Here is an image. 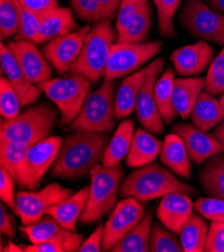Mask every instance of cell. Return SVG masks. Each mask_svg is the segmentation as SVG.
<instances>
[{
	"label": "cell",
	"mask_w": 224,
	"mask_h": 252,
	"mask_svg": "<svg viewBox=\"0 0 224 252\" xmlns=\"http://www.w3.org/2000/svg\"><path fill=\"white\" fill-rule=\"evenodd\" d=\"M109 142L108 133L74 131L64 140L51 168V175L62 179L86 177L96 164L103 162Z\"/></svg>",
	"instance_id": "6da1fadb"
},
{
	"label": "cell",
	"mask_w": 224,
	"mask_h": 252,
	"mask_svg": "<svg viewBox=\"0 0 224 252\" xmlns=\"http://www.w3.org/2000/svg\"><path fill=\"white\" fill-rule=\"evenodd\" d=\"M171 192L194 195L197 190L178 180L167 167L151 163L134 170L124 179L120 185L119 196L133 197L140 202H148Z\"/></svg>",
	"instance_id": "7a4b0ae2"
},
{
	"label": "cell",
	"mask_w": 224,
	"mask_h": 252,
	"mask_svg": "<svg viewBox=\"0 0 224 252\" xmlns=\"http://www.w3.org/2000/svg\"><path fill=\"white\" fill-rule=\"evenodd\" d=\"M118 39V32L111 20L95 23L88 33L82 53L70 72L80 73L93 84L105 78L112 48Z\"/></svg>",
	"instance_id": "3957f363"
},
{
	"label": "cell",
	"mask_w": 224,
	"mask_h": 252,
	"mask_svg": "<svg viewBox=\"0 0 224 252\" xmlns=\"http://www.w3.org/2000/svg\"><path fill=\"white\" fill-rule=\"evenodd\" d=\"M58 120V111L51 105L30 107L15 119L1 122L0 141L32 146L46 139Z\"/></svg>",
	"instance_id": "277c9868"
},
{
	"label": "cell",
	"mask_w": 224,
	"mask_h": 252,
	"mask_svg": "<svg viewBox=\"0 0 224 252\" xmlns=\"http://www.w3.org/2000/svg\"><path fill=\"white\" fill-rule=\"evenodd\" d=\"M123 173L121 164L106 167L98 163L91 169L90 195L87 207L80 217L82 223H95L115 209Z\"/></svg>",
	"instance_id": "5b68a950"
},
{
	"label": "cell",
	"mask_w": 224,
	"mask_h": 252,
	"mask_svg": "<svg viewBox=\"0 0 224 252\" xmlns=\"http://www.w3.org/2000/svg\"><path fill=\"white\" fill-rule=\"evenodd\" d=\"M91 81L80 73L70 72L64 78L52 79L37 86L57 105L60 127H66L77 119L91 91Z\"/></svg>",
	"instance_id": "8992f818"
},
{
	"label": "cell",
	"mask_w": 224,
	"mask_h": 252,
	"mask_svg": "<svg viewBox=\"0 0 224 252\" xmlns=\"http://www.w3.org/2000/svg\"><path fill=\"white\" fill-rule=\"evenodd\" d=\"M115 81L104 80L103 85L90 93L81 113L66 130H87L96 133H109L115 127Z\"/></svg>",
	"instance_id": "52a82bcc"
},
{
	"label": "cell",
	"mask_w": 224,
	"mask_h": 252,
	"mask_svg": "<svg viewBox=\"0 0 224 252\" xmlns=\"http://www.w3.org/2000/svg\"><path fill=\"white\" fill-rule=\"evenodd\" d=\"M179 21L192 36L224 46V15L213 10L204 0H186Z\"/></svg>",
	"instance_id": "ba28073f"
},
{
	"label": "cell",
	"mask_w": 224,
	"mask_h": 252,
	"mask_svg": "<svg viewBox=\"0 0 224 252\" xmlns=\"http://www.w3.org/2000/svg\"><path fill=\"white\" fill-rule=\"evenodd\" d=\"M162 46L163 43L159 40L143 43L116 42L112 48L104 80L115 81L134 73L156 57Z\"/></svg>",
	"instance_id": "9c48e42d"
},
{
	"label": "cell",
	"mask_w": 224,
	"mask_h": 252,
	"mask_svg": "<svg viewBox=\"0 0 224 252\" xmlns=\"http://www.w3.org/2000/svg\"><path fill=\"white\" fill-rule=\"evenodd\" d=\"M71 194H73L71 189L64 188L59 183L48 184L37 192L19 191L16 193L13 212L23 225H32L38 222L49 207L62 202Z\"/></svg>",
	"instance_id": "30bf717a"
},
{
	"label": "cell",
	"mask_w": 224,
	"mask_h": 252,
	"mask_svg": "<svg viewBox=\"0 0 224 252\" xmlns=\"http://www.w3.org/2000/svg\"><path fill=\"white\" fill-rule=\"evenodd\" d=\"M145 215V206L133 197L119 201L104 225L102 250L112 248L136 226Z\"/></svg>",
	"instance_id": "8fae6325"
},
{
	"label": "cell",
	"mask_w": 224,
	"mask_h": 252,
	"mask_svg": "<svg viewBox=\"0 0 224 252\" xmlns=\"http://www.w3.org/2000/svg\"><path fill=\"white\" fill-rule=\"evenodd\" d=\"M91 29L90 25H86L76 32L49 40L43 45L41 49L43 56L58 73L65 74L71 70L82 53Z\"/></svg>",
	"instance_id": "7c38bea8"
},
{
	"label": "cell",
	"mask_w": 224,
	"mask_h": 252,
	"mask_svg": "<svg viewBox=\"0 0 224 252\" xmlns=\"http://www.w3.org/2000/svg\"><path fill=\"white\" fill-rule=\"evenodd\" d=\"M164 65L165 59H156L144 68L128 75L122 82L115 95L117 120L126 118L134 112L138 94L144 84L152 75H159L162 72Z\"/></svg>",
	"instance_id": "4fadbf2b"
},
{
	"label": "cell",
	"mask_w": 224,
	"mask_h": 252,
	"mask_svg": "<svg viewBox=\"0 0 224 252\" xmlns=\"http://www.w3.org/2000/svg\"><path fill=\"white\" fill-rule=\"evenodd\" d=\"M172 133L178 135L185 144L190 160L196 165H202L209 158L224 153L222 144L213 136L188 123L173 126Z\"/></svg>",
	"instance_id": "5bb4252c"
},
{
	"label": "cell",
	"mask_w": 224,
	"mask_h": 252,
	"mask_svg": "<svg viewBox=\"0 0 224 252\" xmlns=\"http://www.w3.org/2000/svg\"><path fill=\"white\" fill-rule=\"evenodd\" d=\"M30 146L0 141V166L22 189L35 190L39 184L34 179L29 159Z\"/></svg>",
	"instance_id": "9a60e30c"
},
{
	"label": "cell",
	"mask_w": 224,
	"mask_h": 252,
	"mask_svg": "<svg viewBox=\"0 0 224 252\" xmlns=\"http://www.w3.org/2000/svg\"><path fill=\"white\" fill-rule=\"evenodd\" d=\"M7 46L32 84L38 85L53 79V65L45 59L33 41L13 40Z\"/></svg>",
	"instance_id": "2e32d148"
},
{
	"label": "cell",
	"mask_w": 224,
	"mask_h": 252,
	"mask_svg": "<svg viewBox=\"0 0 224 252\" xmlns=\"http://www.w3.org/2000/svg\"><path fill=\"white\" fill-rule=\"evenodd\" d=\"M20 231L27 235L32 243H38L46 240L61 242L65 252L79 251L83 244L84 235L64 228L52 216L46 215L38 222L32 225H23Z\"/></svg>",
	"instance_id": "e0dca14e"
},
{
	"label": "cell",
	"mask_w": 224,
	"mask_h": 252,
	"mask_svg": "<svg viewBox=\"0 0 224 252\" xmlns=\"http://www.w3.org/2000/svg\"><path fill=\"white\" fill-rule=\"evenodd\" d=\"M214 59V48L206 40L182 46L173 52L170 60L177 74L191 78L202 73Z\"/></svg>",
	"instance_id": "ac0fdd59"
},
{
	"label": "cell",
	"mask_w": 224,
	"mask_h": 252,
	"mask_svg": "<svg viewBox=\"0 0 224 252\" xmlns=\"http://www.w3.org/2000/svg\"><path fill=\"white\" fill-rule=\"evenodd\" d=\"M1 69L17 93L22 107L32 106L37 102L43 93L37 85L32 84L23 72L21 66L7 45L1 41L0 46Z\"/></svg>",
	"instance_id": "d6986e66"
},
{
	"label": "cell",
	"mask_w": 224,
	"mask_h": 252,
	"mask_svg": "<svg viewBox=\"0 0 224 252\" xmlns=\"http://www.w3.org/2000/svg\"><path fill=\"white\" fill-rule=\"evenodd\" d=\"M194 203L181 192H171L162 197L157 208V217L166 228L179 235L183 225L193 214Z\"/></svg>",
	"instance_id": "ffe728a7"
},
{
	"label": "cell",
	"mask_w": 224,
	"mask_h": 252,
	"mask_svg": "<svg viewBox=\"0 0 224 252\" xmlns=\"http://www.w3.org/2000/svg\"><path fill=\"white\" fill-rule=\"evenodd\" d=\"M157 77L158 75H152L144 84L138 94L135 110L137 119L145 130L155 135H161L164 132V121L154 95Z\"/></svg>",
	"instance_id": "44dd1931"
},
{
	"label": "cell",
	"mask_w": 224,
	"mask_h": 252,
	"mask_svg": "<svg viewBox=\"0 0 224 252\" xmlns=\"http://www.w3.org/2000/svg\"><path fill=\"white\" fill-rule=\"evenodd\" d=\"M78 30L79 27L74 20L72 10L59 6L41 15L38 31L33 42L35 44H41Z\"/></svg>",
	"instance_id": "7402d4cb"
},
{
	"label": "cell",
	"mask_w": 224,
	"mask_h": 252,
	"mask_svg": "<svg viewBox=\"0 0 224 252\" xmlns=\"http://www.w3.org/2000/svg\"><path fill=\"white\" fill-rule=\"evenodd\" d=\"M90 195V187H84L62 202L49 207L45 215L55 218L64 228L76 232L77 221L85 211Z\"/></svg>",
	"instance_id": "603a6c76"
},
{
	"label": "cell",
	"mask_w": 224,
	"mask_h": 252,
	"mask_svg": "<svg viewBox=\"0 0 224 252\" xmlns=\"http://www.w3.org/2000/svg\"><path fill=\"white\" fill-rule=\"evenodd\" d=\"M63 144L61 137H47L30 146L28 159L33 177L39 185L46 171L55 163Z\"/></svg>",
	"instance_id": "cb8c5ba5"
},
{
	"label": "cell",
	"mask_w": 224,
	"mask_h": 252,
	"mask_svg": "<svg viewBox=\"0 0 224 252\" xmlns=\"http://www.w3.org/2000/svg\"><path fill=\"white\" fill-rule=\"evenodd\" d=\"M159 158L161 163L179 177L189 179L191 175V160L182 139L176 134L165 137Z\"/></svg>",
	"instance_id": "d4e9b609"
},
{
	"label": "cell",
	"mask_w": 224,
	"mask_h": 252,
	"mask_svg": "<svg viewBox=\"0 0 224 252\" xmlns=\"http://www.w3.org/2000/svg\"><path fill=\"white\" fill-rule=\"evenodd\" d=\"M163 142L150 132L138 129L134 133L131 148L126 157V164L130 168H140L151 164L160 154Z\"/></svg>",
	"instance_id": "484cf974"
},
{
	"label": "cell",
	"mask_w": 224,
	"mask_h": 252,
	"mask_svg": "<svg viewBox=\"0 0 224 252\" xmlns=\"http://www.w3.org/2000/svg\"><path fill=\"white\" fill-rule=\"evenodd\" d=\"M205 89L204 78H179L174 81L173 106L183 120L189 119L196 100Z\"/></svg>",
	"instance_id": "4316f807"
},
{
	"label": "cell",
	"mask_w": 224,
	"mask_h": 252,
	"mask_svg": "<svg viewBox=\"0 0 224 252\" xmlns=\"http://www.w3.org/2000/svg\"><path fill=\"white\" fill-rule=\"evenodd\" d=\"M190 118L195 127L203 132H209L224 121L219 100L206 91L199 94Z\"/></svg>",
	"instance_id": "83f0119b"
},
{
	"label": "cell",
	"mask_w": 224,
	"mask_h": 252,
	"mask_svg": "<svg viewBox=\"0 0 224 252\" xmlns=\"http://www.w3.org/2000/svg\"><path fill=\"white\" fill-rule=\"evenodd\" d=\"M153 208L149 209L141 221L124 236L113 248L112 252H147L152 228Z\"/></svg>",
	"instance_id": "f1b7e54d"
},
{
	"label": "cell",
	"mask_w": 224,
	"mask_h": 252,
	"mask_svg": "<svg viewBox=\"0 0 224 252\" xmlns=\"http://www.w3.org/2000/svg\"><path fill=\"white\" fill-rule=\"evenodd\" d=\"M198 179L207 195L224 200V153L206 160L199 172Z\"/></svg>",
	"instance_id": "f546056e"
},
{
	"label": "cell",
	"mask_w": 224,
	"mask_h": 252,
	"mask_svg": "<svg viewBox=\"0 0 224 252\" xmlns=\"http://www.w3.org/2000/svg\"><path fill=\"white\" fill-rule=\"evenodd\" d=\"M134 137V123L131 120L123 121L109 142L103 159V165L114 167L127 157Z\"/></svg>",
	"instance_id": "4dcf8cb0"
},
{
	"label": "cell",
	"mask_w": 224,
	"mask_h": 252,
	"mask_svg": "<svg viewBox=\"0 0 224 252\" xmlns=\"http://www.w3.org/2000/svg\"><path fill=\"white\" fill-rule=\"evenodd\" d=\"M209 226L202 215L193 213L186 221L179 234L184 252H202Z\"/></svg>",
	"instance_id": "1f68e13d"
},
{
	"label": "cell",
	"mask_w": 224,
	"mask_h": 252,
	"mask_svg": "<svg viewBox=\"0 0 224 252\" xmlns=\"http://www.w3.org/2000/svg\"><path fill=\"white\" fill-rule=\"evenodd\" d=\"M152 8L147 2L132 18L127 27L118 33L117 42L143 43L146 42L152 28Z\"/></svg>",
	"instance_id": "d6a6232c"
},
{
	"label": "cell",
	"mask_w": 224,
	"mask_h": 252,
	"mask_svg": "<svg viewBox=\"0 0 224 252\" xmlns=\"http://www.w3.org/2000/svg\"><path fill=\"white\" fill-rule=\"evenodd\" d=\"M174 81H175V72L171 67H167L159 80L156 81L154 88V95L160 115L167 125L174 122L177 116L173 106Z\"/></svg>",
	"instance_id": "836d02e7"
},
{
	"label": "cell",
	"mask_w": 224,
	"mask_h": 252,
	"mask_svg": "<svg viewBox=\"0 0 224 252\" xmlns=\"http://www.w3.org/2000/svg\"><path fill=\"white\" fill-rule=\"evenodd\" d=\"M150 252H183V247L177 235L163 227L158 222H154L149 239Z\"/></svg>",
	"instance_id": "e575fe53"
},
{
	"label": "cell",
	"mask_w": 224,
	"mask_h": 252,
	"mask_svg": "<svg viewBox=\"0 0 224 252\" xmlns=\"http://www.w3.org/2000/svg\"><path fill=\"white\" fill-rule=\"evenodd\" d=\"M181 1L182 0H153L157 9L159 32L163 37H176L174 17H175Z\"/></svg>",
	"instance_id": "d590c367"
},
{
	"label": "cell",
	"mask_w": 224,
	"mask_h": 252,
	"mask_svg": "<svg viewBox=\"0 0 224 252\" xmlns=\"http://www.w3.org/2000/svg\"><path fill=\"white\" fill-rule=\"evenodd\" d=\"M21 103L19 96L9 80L2 74L0 79V113L6 120H13L20 115Z\"/></svg>",
	"instance_id": "8d00e7d4"
},
{
	"label": "cell",
	"mask_w": 224,
	"mask_h": 252,
	"mask_svg": "<svg viewBox=\"0 0 224 252\" xmlns=\"http://www.w3.org/2000/svg\"><path fill=\"white\" fill-rule=\"evenodd\" d=\"M20 28L19 11L14 0H0V35L1 40L16 35Z\"/></svg>",
	"instance_id": "74e56055"
},
{
	"label": "cell",
	"mask_w": 224,
	"mask_h": 252,
	"mask_svg": "<svg viewBox=\"0 0 224 252\" xmlns=\"http://www.w3.org/2000/svg\"><path fill=\"white\" fill-rule=\"evenodd\" d=\"M73 11L85 22L97 23L110 20L106 10L98 0H69Z\"/></svg>",
	"instance_id": "f35d334b"
},
{
	"label": "cell",
	"mask_w": 224,
	"mask_h": 252,
	"mask_svg": "<svg viewBox=\"0 0 224 252\" xmlns=\"http://www.w3.org/2000/svg\"><path fill=\"white\" fill-rule=\"evenodd\" d=\"M205 91L213 96L224 93V46L208 67Z\"/></svg>",
	"instance_id": "ab89813d"
},
{
	"label": "cell",
	"mask_w": 224,
	"mask_h": 252,
	"mask_svg": "<svg viewBox=\"0 0 224 252\" xmlns=\"http://www.w3.org/2000/svg\"><path fill=\"white\" fill-rule=\"evenodd\" d=\"M194 209L204 218L224 223V200L215 197H200L194 203Z\"/></svg>",
	"instance_id": "60d3db41"
},
{
	"label": "cell",
	"mask_w": 224,
	"mask_h": 252,
	"mask_svg": "<svg viewBox=\"0 0 224 252\" xmlns=\"http://www.w3.org/2000/svg\"><path fill=\"white\" fill-rule=\"evenodd\" d=\"M147 2H149V0H122L115 27L118 33L127 27L132 18Z\"/></svg>",
	"instance_id": "b9f144b4"
},
{
	"label": "cell",
	"mask_w": 224,
	"mask_h": 252,
	"mask_svg": "<svg viewBox=\"0 0 224 252\" xmlns=\"http://www.w3.org/2000/svg\"><path fill=\"white\" fill-rule=\"evenodd\" d=\"M206 252H224V223L211 221L204 245Z\"/></svg>",
	"instance_id": "7bdbcfd3"
},
{
	"label": "cell",
	"mask_w": 224,
	"mask_h": 252,
	"mask_svg": "<svg viewBox=\"0 0 224 252\" xmlns=\"http://www.w3.org/2000/svg\"><path fill=\"white\" fill-rule=\"evenodd\" d=\"M15 181L11 176L0 167V198L11 210H14L16 205V194H14Z\"/></svg>",
	"instance_id": "ee69618b"
},
{
	"label": "cell",
	"mask_w": 224,
	"mask_h": 252,
	"mask_svg": "<svg viewBox=\"0 0 224 252\" xmlns=\"http://www.w3.org/2000/svg\"><path fill=\"white\" fill-rule=\"evenodd\" d=\"M104 225H99L96 227L91 236L87 238L81 245L79 252H99L102 251Z\"/></svg>",
	"instance_id": "f6af8a7d"
},
{
	"label": "cell",
	"mask_w": 224,
	"mask_h": 252,
	"mask_svg": "<svg viewBox=\"0 0 224 252\" xmlns=\"http://www.w3.org/2000/svg\"><path fill=\"white\" fill-rule=\"evenodd\" d=\"M17 1L39 15L60 6L58 0H17Z\"/></svg>",
	"instance_id": "bcb514c9"
},
{
	"label": "cell",
	"mask_w": 224,
	"mask_h": 252,
	"mask_svg": "<svg viewBox=\"0 0 224 252\" xmlns=\"http://www.w3.org/2000/svg\"><path fill=\"white\" fill-rule=\"evenodd\" d=\"M23 252H65L64 245L56 240H46L32 245H22Z\"/></svg>",
	"instance_id": "7dc6e473"
},
{
	"label": "cell",
	"mask_w": 224,
	"mask_h": 252,
	"mask_svg": "<svg viewBox=\"0 0 224 252\" xmlns=\"http://www.w3.org/2000/svg\"><path fill=\"white\" fill-rule=\"evenodd\" d=\"M5 203H0V232L1 234L5 235L8 238L15 237V229H14V221L12 220L11 216L7 212L5 207Z\"/></svg>",
	"instance_id": "c3c4849f"
},
{
	"label": "cell",
	"mask_w": 224,
	"mask_h": 252,
	"mask_svg": "<svg viewBox=\"0 0 224 252\" xmlns=\"http://www.w3.org/2000/svg\"><path fill=\"white\" fill-rule=\"evenodd\" d=\"M98 1L106 10L111 21L117 17L122 0H98Z\"/></svg>",
	"instance_id": "681fc988"
},
{
	"label": "cell",
	"mask_w": 224,
	"mask_h": 252,
	"mask_svg": "<svg viewBox=\"0 0 224 252\" xmlns=\"http://www.w3.org/2000/svg\"><path fill=\"white\" fill-rule=\"evenodd\" d=\"M207 4L213 10L224 15V0H207Z\"/></svg>",
	"instance_id": "f907efd6"
},
{
	"label": "cell",
	"mask_w": 224,
	"mask_h": 252,
	"mask_svg": "<svg viewBox=\"0 0 224 252\" xmlns=\"http://www.w3.org/2000/svg\"><path fill=\"white\" fill-rule=\"evenodd\" d=\"M212 134L222 144V146L224 148V121L221 122L217 126V127H215V130Z\"/></svg>",
	"instance_id": "816d5d0a"
},
{
	"label": "cell",
	"mask_w": 224,
	"mask_h": 252,
	"mask_svg": "<svg viewBox=\"0 0 224 252\" xmlns=\"http://www.w3.org/2000/svg\"><path fill=\"white\" fill-rule=\"evenodd\" d=\"M2 251H9V252H12V251H15V252H23L22 251V248L21 246H16L14 245L11 241H8V246L3 248Z\"/></svg>",
	"instance_id": "f5cc1de1"
},
{
	"label": "cell",
	"mask_w": 224,
	"mask_h": 252,
	"mask_svg": "<svg viewBox=\"0 0 224 252\" xmlns=\"http://www.w3.org/2000/svg\"><path fill=\"white\" fill-rule=\"evenodd\" d=\"M219 103H220V106L222 108V111H223V115H224V93L222 94L221 97L219 98Z\"/></svg>",
	"instance_id": "db71d44e"
}]
</instances>
